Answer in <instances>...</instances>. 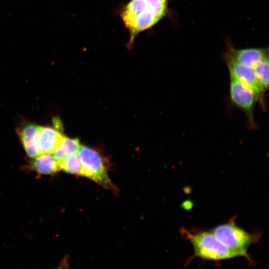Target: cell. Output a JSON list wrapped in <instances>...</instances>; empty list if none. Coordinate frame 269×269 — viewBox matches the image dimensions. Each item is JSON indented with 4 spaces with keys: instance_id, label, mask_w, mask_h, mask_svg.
Masks as SVG:
<instances>
[{
    "instance_id": "obj_1",
    "label": "cell",
    "mask_w": 269,
    "mask_h": 269,
    "mask_svg": "<svg viewBox=\"0 0 269 269\" xmlns=\"http://www.w3.org/2000/svg\"><path fill=\"white\" fill-rule=\"evenodd\" d=\"M168 0H130L124 5L120 16L129 34L127 47L131 50L136 37L151 28L166 14Z\"/></svg>"
},
{
    "instance_id": "obj_2",
    "label": "cell",
    "mask_w": 269,
    "mask_h": 269,
    "mask_svg": "<svg viewBox=\"0 0 269 269\" xmlns=\"http://www.w3.org/2000/svg\"><path fill=\"white\" fill-rule=\"evenodd\" d=\"M185 237L191 243L195 256L213 261L227 260L240 257V255L219 241L211 231L191 233L182 229Z\"/></svg>"
},
{
    "instance_id": "obj_3",
    "label": "cell",
    "mask_w": 269,
    "mask_h": 269,
    "mask_svg": "<svg viewBox=\"0 0 269 269\" xmlns=\"http://www.w3.org/2000/svg\"><path fill=\"white\" fill-rule=\"evenodd\" d=\"M210 231L227 247L251 262L248 249L258 241L260 235L246 232L233 221L217 226Z\"/></svg>"
},
{
    "instance_id": "obj_4",
    "label": "cell",
    "mask_w": 269,
    "mask_h": 269,
    "mask_svg": "<svg viewBox=\"0 0 269 269\" xmlns=\"http://www.w3.org/2000/svg\"><path fill=\"white\" fill-rule=\"evenodd\" d=\"M77 154L81 163V176L92 180L106 189L118 192L110 179L104 158L96 150L81 145Z\"/></svg>"
},
{
    "instance_id": "obj_5",
    "label": "cell",
    "mask_w": 269,
    "mask_h": 269,
    "mask_svg": "<svg viewBox=\"0 0 269 269\" xmlns=\"http://www.w3.org/2000/svg\"><path fill=\"white\" fill-rule=\"evenodd\" d=\"M230 96L232 102L252 120L254 107L257 100L255 93L238 80L230 77Z\"/></svg>"
},
{
    "instance_id": "obj_6",
    "label": "cell",
    "mask_w": 269,
    "mask_h": 269,
    "mask_svg": "<svg viewBox=\"0 0 269 269\" xmlns=\"http://www.w3.org/2000/svg\"><path fill=\"white\" fill-rule=\"evenodd\" d=\"M226 58L230 77L250 88L255 93L257 100L261 102L264 92L258 83L254 68L241 64L227 56Z\"/></svg>"
},
{
    "instance_id": "obj_7",
    "label": "cell",
    "mask_w": 269,
    "mask_h": 269,
    "mask_svg": "<svg viewBox=\"0 0 269 269\" xmlns=\"http://www.w3.org/2000/svg\"><path fill=\"white\" fill-rule=\"evenodd\" d=\"M63 136L54 129L39 126L35 143L39 154H52L60 143Z\"/></svg>"
},
{
    "instance_id": "obj_8",
    "label": "cell",
    "mask_w": 269,
    "mask_h": 269,
    "mask_svg": "<svg viewBox=\"0 0 269 269\" xmlns=\"http://www.w3.org/2000/svg\"><path fill=\"white\" fill-rule=\"evenodd\" d=\"M267 56L268 50L250 48L232 50L227 57L241 64L254 68Z\"/></svg>"
},
{
    "instance_id": "obj_9",
    "label": "cell",
    "mask_w": 269,
    "mask_h": 269,
    "mask_svg": "<svg viewBox=\"0 0 269 269\" xmlns=\"http://www.w3.org/2000/svg\"><path fill=\"white\" fill-rule=\"evenodd\" d=\"M31 166L38 173L44 174L55 173L60 170L59 162L51 153H42L33 158Z\"/></svg>"
},
{
    "instance_id": "obj_10",
    "label": "cell",
    "mask_w": 269,
    "mask_h": 269,
    "mask_svg": "<svg viewBox=\"0 0 269 269\" xmlns=\"http://www.w3.org/2000/svg\"><path fill=\"white\" fill-rule=\"evenodd\" d=\"M80 146L81 144L77 138H70L64 135L52 154L60 162L69 155L77 154Z\"/></svg>"
},
{
    "instance_id": "obj_11",
    "label": "cell",
    "mask_w": 269,
    "mask_h": 269,
    "mask_svg": "<svg viewBox=\"0 0 269 269\" xmlns=\"http://www.w3.org/2000/svg\"><path fill=\"white\" fill-rule=\"evenodd\" d=\"M39 126L28 124L22 128L19 132L20 137L25 151H31L36 147L35 138Z\"/></svg>"
},
{
    "instance_id": "obj_12",
    "label": "cell",
    "mask_w": 269,
    "mask_h": 269,
    "mask_svg": "<svg viewBox=\"0 0 269 269\" xmlns=\"http://www.w3.org/2000/svg\"><path fill=\"white\" fill-rule=\"evenodd\" d=\"M258 83L264 92L269 87V56H267L254 68Z\"/></svg>"
},
{
    "instance_id": "obj_13",
    "label": "cell",
    "mask_w": 269,
    "mask_h": 269,
    "mask_svg": "<svg viewBox=\"0 0 269 269\" xmlns=\"http://www.w3.org/2000/svg\"><path fill=\"white\" fill-rule=\"evenodd\" d=\"M60 169L69 173L81 175L82 166L77 154H71L59 162Z\"/></svg>"
},
{
    "instance_id": "obj_14",
    "label": "cell",
    "mask_w": 269,
    "mask_h": 269,
    "mask_svg": "<svg viewBox=\"0 0 269 269\" xmlns=\"http://www.w3.org/2000/svg\"><path fill=\"white\" fill-rule=\"evenodd\" d=\"M53 124L57 131H61L62 130V125L61 120L58 118H54L53 119Z\"/></svg>"
}]
</instances>
